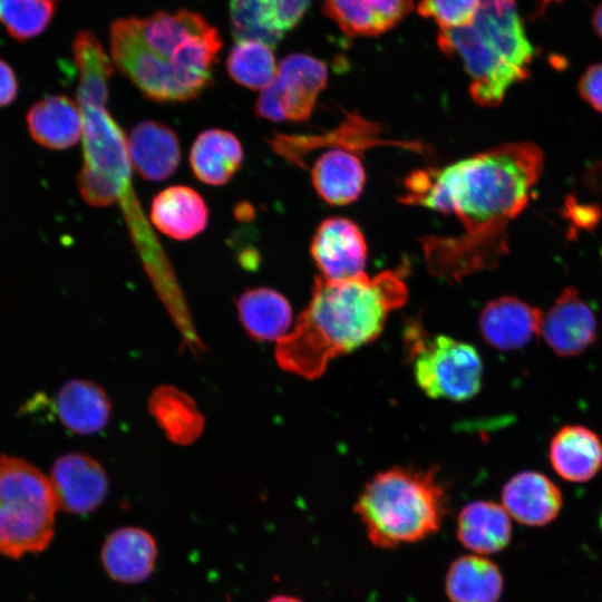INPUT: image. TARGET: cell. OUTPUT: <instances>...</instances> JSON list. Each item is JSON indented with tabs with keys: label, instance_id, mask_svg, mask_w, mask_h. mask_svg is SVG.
<instances>
[{
	"label": "cell",
	"instance_id": "1",
	"mask_svg": "<svg viewBox=\"0 0 602 602\" xmlns=\"http://www.w3.org/2000/svg\"><path fill=\"white\" fill-rule=\"evenodd\" d=\"M543 166L541 148L518 142L410 173L399 202L453 214L463 225L456 236L421 239L428 271L450 282L493 269L507 249L506 227L527 206Z\"/></svg>",
	"mask_w": 602,
	"mask_h": 602
},
{
	"label": "cell",
	"instance_id": "2",
	"mask_svg": "<svg viewBox=\"0 0 602 602\" xmlns=\"http://www.w3.org/2000/svg\"><path fill=\"white\" fill-rule=\"evenodd\" d=\"M406 272L402 265L375 276H317L307 308L290 333L278 340V365L302 378L317 379L332 359L375 340L390 312L407 301Z\"/></svg>",
	"mask_w": 602,
	"mask_h": 602
},
{
	"label": "cell",
	"instance_id": "3",
	"mask_svg": "<svg viewBox=\"0 0 602 602\" xmlns=\"http://www.w3.org/2000/svg\"><path fill=\"white\" fill-rule=\"evenodd\" d=\"M109 39L115 65L156 103L198 97L213 81L223 45L215 27L186 9L117 19Z\"/></svg>",
	"mask_w": 602,
	"mask_h": 602
},
{
	"label": "cell",
	"instance_id": "4",
	"mask_svg": "<svg viewBox=\"0 0 602 602\" xmlns=\"http://www.w3.org/2000/svg\"><path fill=\"white\" fill-rule=\"evenodd\" d=\"M438 46L460 60L469 94L482 107L498 106L513 85L527 79L534 57L515 0H479L472 23L440 29Z\"/></svg>",
	"mask_w": 602,
	"mask_h": 602
},
{
	"label": "cell",
	"instance_id": "5",
	"mask_svg": "<svg viewBox=\"0 0 602 602\" xmlns=\"http://www.w3.org/2000/svg\"><path fill=\"white\" fill-rule=\"evenodd\" d=\"M369 542L396 548L436 534L447 514V495L437 469L390 468L375 475L355 503Z\"/></svg>",
	"mask_w": 602,
	"mask_h": 602
},
{
	"label": "cell",
	"instance_id": "6",
	"mask_svg": "<svg viewBox=\"0 0 602 602\" xmlns=\"http://www.w3.org/2000/svg\"><path fill=\"white\" fill-rule=\"evenodd\" d=\"M58 502L49 480L30 463L0 457V555L45 551L55 535Z\"/></svg>",
	"mask_w": 602,
	"mask_h": 602
},
{
	"label": "cell",
	"instance_id": "7",
	"mask_svg": "<svg viewBox=\"0 0 602 602\" xmlns=\"http://www.w3.org/2000/svg\"><path fill=\"white\" fill-rule=\"evenodd\" d=\"M411 326L406 342L417 385L431 398L462 401L474 397L482 385L483 363L469 343L447 336H424Z\"/></svg>",
	"mask_w": 602,
	"mask_h": 602
},
{
	"label": "cell",
	"instance_id": "8",
	"mask_svg": "<svg viewBox=\"0 0 602 602\" xmlns=\"http://www.w3.org/2000/svg\"><path fill=\"white\" fill-rule=\"evenodd\" d=\"M328 80L327 66L304 54L287 56L275 78L258 97L254 111L273 122H303L313 111L317 98Z\"/></svg>",
	"mask_w": 602,
	"mask_h": 602
},
{
	"label": "cell",
	"instance_id": "9",
	"mask_svg": "<svg viewBox=\"0 0 602 602\" xmlns=\"http://www.w3.org/2000/svg\"><path fill=\"white\" fill-rule=\"evenodd\" d=\"M381 132L378 124L365 119L358 114H347V118L336 129L322 135L274 134L268 139V143L274 153L299 166L305 165L303 157L308 153L322 146H333L356 153L377 146L391 145L425 153L426 148L419 142L386 139L380 135Z\"/></svg>",
	"mask_w": 602,
	"mask_h": 602
},
{
	"label": "cell",
	"instance_id": "10",
	"mask_svg": "<svg viewBox=\"0 0 602 602\" xmlns=\"http://www.w3.org/2000/svg\"><path fill=\"white\" fill-rule=\"evenodd\" d=\"M540 336L561 357L579 356L595 342L596 317L577 289H563L550 309L543 312Z\"/></svg>",
	"mask_w": 602,
	"mask_h": 602
},
{
	"label": "cell",
	"instance_id": "11",
	"mask_svg": "<svg viewBox=\"0 0 602 602\" xmlns=\"http://www.w3.org/2000/svg\"><path fill=\"white\" fill-rule=\"evenodd\" d=\"M311 256L328 280H343L365 273L368 249L359 226L347 217H329L315 230Z\"/></svg>",
	"mask_w": 602,
	"mask_h": 602
},
{
	"label": "cell",
	"instance_id": "12",
	"mask_svg": "<svg viewBox=\"0 0 602 602\" xmlns=\"http://www.w3.org/2000/svg\"><path fill=\"white\" fill-rule=\"evenodd\" d=\"M79 108L82 116V166L120 185H128L130 159L123 129L106 108Z\"/></svg>",
	"mask_w": 602,
	"mask_h": 602
},
{
	"label": "cell",
	"instance_id": "13",
	"mask_svg": "<svg viewBox=\"0 0 602 602\" xmlns=\"http://www.w3.org/2000/svg\"><path fill=\"white\" fill-rule=\"evenodd\" d=\"M49 480L59 508L76 515L95 511L108 492V478L101 465L78 453L60 456L52 465Z\"/></svg>",
	"mask_w": 602,
	"mask_h": 602
},
{
	"label": "cell",
	"instance_id": "14",
	"mask_svg": "<svg viewBox=\"0 0 602 602\" xmlns=\"http://www.w3.org/2000/svg\"><path fill=\"white\" fill-rule=\"evenodd\" d=\"M309 0H230L232 35L270 47L283 39L305 13Z\"/></svg>",
	"mask_w": 602,
	"mask_h": 602
},
{
	"label": "cell",
	"instance_id": "15",
	"mask_svg": "<svg viewBox=\"0 0 602 602\" xmlns=\"http://www.w3.org/2000/svg\"><path fill=\"white\" fill-rule=\"evenodd\" d=\"M543 311L515 297L489 301L479 317L484 340L497 350L509 351L525 347L540 334Z\"/></svg>",
	"mask_w": 602,
	"mask_h": 602
},
{
	"label": "cell",
	"instance_id": "16",
	"mask_svg": "<svg viewBox=\"0 0 602 602\" xmlns=\"http://www.w3.org/2000/svg\"><path fill=\"white\" fill-rule=\"evenodd\" d=\"M502 505L518 523L543 526L556 518L563 499L560 488L545 474L523 470L503 486Z\"/></svg>",
	"mask_w": 602,
	"mask_h": 602
},
{
	"label": "cell",
	"instance_id": "17",
	"mask_svg": "<svg viewBox=\"0 0 602 602\" xmlns=\"http://www.w3.org/2000/svg\"><path fill=\"white\" fill-rule=\"evenodd\" d=\"M157 545L145 530L120 527L110 533L101 547V563L115 581L133 584L145 581L153 572Z\"/></svg>",
	"mask_w": 602,
	"mask_h": 602
},
{
	"label": "cell",
	"instance_id": "18",
	"mask_svg": "<svg viewBox=\"0 0 602 602\" xmlns=\"http://www.w3.org/2000/svg\"><path fill=\"white\" fill-rule=\"evenodd\" d=\"M548 460L563 479L584 483L602 469V439L583 425H565L552 437Z\"/></svg>",
	"mask_w": 602,
	"mask_h": 602
},
{
	"label": "cell",
	"instance_id": "19",
	"mask_svg": "<svg viewBox=\"0 0 602 602\" xmlns=\"http://www.w3.org/2000/svg\"><path fill=\"white\" fill-rule=\"evenodd\" d=\"M127 147L133 167L148 181L169 177L181 161V145L176 133L159 122L138 123L130 130Z\"/></svg>",
	"mask_w": 602,
	"mask_h": 602
},
{
	"label": "cell",
	"instance_id": "20",
	"mask_svg": "<svg viewBox=\"0 0 602 602\" xmlns=\"http://www.w3.org/2000/svg\"><path fill=\"white\" fill-rule=\"evenodd\" d=\"M151 220L163 234L179 241L203 232L208 222V207L193 188L169 186L154 196Z\"/></svg>",
	"mask_w": 602,
	"mask_h": 602
},
{
	"label": "cell",
	"instance_id": "21",
	"mask_svg": "<svg viewBox=\"0 0 602 602\" xmlns=\"http://www.w3.org/2000/svg\"><path fill=\"white\" fill-rule=\"evenodd\" d=\"M324 12L350 36L386 32L412 9V0H322Z\"/></svg>",
	"mask_w": 602,
	"mask_h": 602
},
{
	"label": "cell",
	"instance_id": "22",
	"mask_svg": "<svg viewBox=\"0 0 602 602\" xmlns=\"http://www.w3.org/2000/svg\"><path fill=\"white\" fill-rule=\"evenodd\" d=\"M458 542L474 554L487 555L504 550L512 537L511 516L503 507L489 501H475L465 505L457 517Z\"/></svg>",
	"mask_w": 602,
	"mask_h": 602
},
{
	"label": "cell",
	"instance_id": "23",
	"mask_svg": "<svg viewBox=\"0 0 602 602\" xmlns=\"http://www.w3.org/2000/svg\"><path fill=\"white\" fill-rule=\"evenodd\" d=\"M311 179L324 202L341 206L358 200L366 183V172L356 153L336 148L318 157Z\"/></svg>",
	"mask_w": 602,
	"mask_h": 602
},
{
	"label": "cell",
	"instance_id": "24",
	"mask_svg": "<svg viewBox=\"0 0 602 602\" xmlns=\"http://www.w3.org/2000/svg\"><path fill=\"white\" fill-rule=\"evenodd\" d=\"M31 137L50 149L74 146L82 135L78 104L64 95H51L36 103L27 115Z\"/></svg>",
	"mask_w": 602,
	"mask_h": 602
},
{
	"label": "cell",
	"instance_id": "25",
	"mask_svg": "<svg viewBox=\"0 0 602 602\" xmlns=\"http://www.w3.org/2000/svg\"><path fill=\"white\" fill-rule=\"evenodd\" d=\"M244 153L239 138L231 132L212 128L194 140L190 164L194 175L208 185L226 184L241 168Z\"/></svg>",
	"mask_w": 602,
	"mask_h": 602
},
{
	"label": "cell",
	"instance_id": "26",
	"mask_svg": "<svg viewBox=\"0 0 602 602\" xmlns=\"http://www.w3.org/2000/svg\"><path fill=\"white\" fill-rule=\"evenodd\" d=\"M503 588L497 565L474 553L454 560L445 576V592L450 602H498Z\"/></svg>",
	"mask_w": 602,
	"mask_h": 602
},
{
	"label": "cell",
	"instance_id": "27",
	"mask_svg": "<svg viewBox=\"0 0 602 602\" xmlns=\"http://www.w3.org/2000/svg\"><path fill=\"white\" fill-rule=\"evenodd\" d=\"M56 410L60 423L70 431L94 434L107 425L110 402L105 391L96 383L74 379L59 390Z\"/></svg>",
	"mask_w": 602,
	"mask_h": 602
},
{
	"label": "cell",
	"instance_id": "28",
	"mask_svg": "<svg viewBox=\"0 0 602 602\" xmlns=\"http://www.w3.org/2000/svg\"><path fill=\"white\" fill-rule=\"evenodd\" d=\"M236 307L241 323L253 339L278 341L290 327V303L273 289H250L239 297Z\"/></svg>",
	"mask_w": 602,
	"mask_h": 602
},
{
	"label": "cell",
	"instance_id": "29",
	"mask_svg": "<svg viewBox=\"0 0 602 602\" xmlns=\"http://www.w3.org/2000/svg\"><path fill=\"white\" fill-rule=\"evenodd\" d=\"M74 60L78 69V106L105 108L108 100V84L114 66L97 37L81 30L72 43Z\"/></svg>",
	"mask_w": 602,
	"mask_h": 602
},
{
	"label": "cell",
	"instance_id": "30",
	"mask_svg": "<svg viewBox=\"0 0 602 602\" xmlns=\"http://www.w3.org/2000/svg\"><path fill=\"white\" fill-rule=\"evenodd\" d=\"M148 409L169 440L187 445L196 440L204 418L194 400L175 387L156 388L148 399Z\"/></svg>",
	"mask_w": 602,
	"mask_h": 602
},
{
	"label": "cell",
	"instance_id": "31",
	"mask_svg": "<svg viewBox=\"0 0 602 602\" xmlns=\"http://www.w3.org/2000/svg\"><path fill=\"white\" fill-rule=\"evenodd\" d=\"M226 68L236 84L252 90L266 88L278 71L272 47L255 40L236 41L227 56Z\"/></svg>",
	"mask_w": 602,
	"mask_h": 602
},
{
	"label": "cell",
	"instance_id": "32",
	"mask_svg": "<svg viewBox=\"0 0 602 602\" xmlns=\"http://www.w3.org/2000/svg\"><path fill=\"white\" fill-rule=\"evenodd\" d=\"M54 14L50 0H0V23L11 37L25 41L40 35Z\"/></svg>",
	"mask_w": 602,
	"mask_h": 602
},
{
	"label": "cell",
	"instance_id": "33",
	"mask_svg": "<svg viewBox=\"0 0 602 602\" xmlns=\"http://www.w3.org/2000/svg\"><path fill=\"white\" fill-rule=\"evenodd\" d=\"M478 6L479 0H421L417 11L433 19L440 29H455L470 25Z\"/></svg>",
	"mask_w": 602,
	"mask_h": 602
},
{
	"label": "cell",
	"instance_id": "34",
	"mask_svg": "<svg viewBox=\"0 0 602 602\" xmlns=\"http://www.w3.org/2000/svg\"><path fill=\"white\" fill-rule=\"evenodd\" d=\"M77 185L84 200L93 206L111 205L133 192L132 185H120L85 166L77 176Z\"/></svg>",
	"mask_w": 602,
	"mask_h": 602
},
{
	"label": "cell",
	"instance_id": "35",
	"mask_svg": "<svg viewBox=\"0 0 602 602\" xmlns=\"http://www.w3.org/2000/svg\"><path fill=\"white\" fill-rule=\"evenodd\" d=\"M577 89L581 97L602 114V62L586 68L579 80Z\"/></svg>",
	"mask_w": 602,
	"mask_h": 602
},
{
	"label": "cell",
	"instance_id": "36",
	"mask_svg": "<svg viewBox=\"0 0 602 602\" xmlns=\"http://www.w3.org/2000/svg\"><path fill=\"white\" fill-rule=\"evenodd\" d=\"M18 94V80L14 71L0 58V108L11 104Z\"/></svg>",
	"mask_w": 602,
	"mask_h": 602
},
{
	"label": "cell",
	"instance_id": "37",
	"mask_svg": "<svg viewBox=\"0 0 602 602\" xmlns=\"http://www.w3.org/2000/svg\"><path fill=\"white\" fill-rule=\"evenodd\" d=\"M592 23L595 33L602 40V2L595 8L592 17Z\"/></svg>",
	"mask_w": 602,
	"mask_h": 602
},
{
	"label": "cell",
	"instance_id": "38",
	"mask_svg": "<svg viewBox=\"0 0 602 602\" xmlns=\"http://www.w3.org/2000/svg\"><path fill=\"white\" fill-rule=\"evenodd\" d=\"M266 602H303V601L292 595L280 594V595H275L271 598Z\"/></svg>",
	"mask_w": 602,
	"mask_h": 602
},
{
	"label": "cell",
	"instance_id": "39",
	"mask_svg": "<svg viewBox=\"0 0 602 602\" xmlns=\"http://www.w3.org/2000/svg\"><path fill=\"white\" fill-rule=\"evenodd\" d=\"M543 2L562 1V0H542Z\"/></svg>",
	"mask_w": 602,
	"mask_h": 602
}]
</instances>
